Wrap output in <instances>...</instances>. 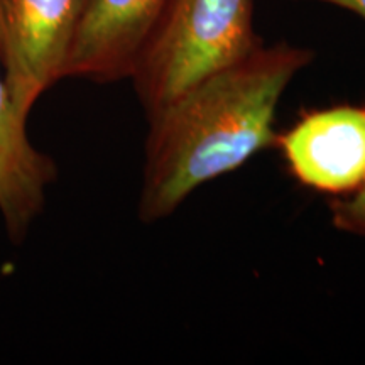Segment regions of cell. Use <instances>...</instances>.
Here are the masks:
<instances>
[{"instance_id":"cell-1","label":"cell","mask_w":365,"mask_h":365,"mask_svg":"<svg viewBox=\"0 0 365 365\" xmlns=\"http://www.w3.org/2000/svg\"><path fill=\"white\" fill-rule=\"evenodd\" d=\"M312 61L307 48L262 44L149 115L140 220L170 217L196 188L276 144L279 100Z\"/></svg>"},{"instance_id":"cell-2","label":"cell","mask_w":365,"mask_h":365,"mask_svg":"<svg viewBox=\"0 0 365 365\" xmlns=\"http://www.w3.org/2000/svg\"><path fill=\"white\" fill-rule=\"evenodd\" d=\"M261 46L254 0H170L130 75L145 115Z\"/></svg>"},{"instance_id":"cell-3","label":"cell","mask_w":365,"mask_h":365,"mask_svg":"<svg viewBox=\"0 0 365 365\" xmlns=\"http://www.w3.org/2000/svg\"><path fill=\"white\" fill-rule=\"evenodd\" d=\"M85 0H0V66L22 118L59 80Z\"/></svg>"},{"instance_id":"cell-4","label":"cell","mask_w":365,"mask_h":365,"mask_svg":"<svg viewBox=\"0 0 365 365\" xmlns=\"http://www.w3.org/2000/svg\"><path fill=\"white\" fill-rule=\"evenodd\" d=\"M296 180L322 193H352L365 182V107L307 113L276 140Z\"/></svg>"},{"instance_id":"cell-5","label":"cell","mask_w":365,"mask_h":365,"mask_svg":"<svg viewBox=\"0 0 365 365\" xmlns=\"http://www.w3.org/2000/svg\"><path fill=\"white\" fill-rule=\"evenodd\" d=\"M170 0H85L65 78H130Z\"/></svg>"},{"instance_id":"cell-6","label":"cell","mask_w":365,"mask_h":365,"mask_svg":"<svg viewBox=\"0 0 365 365\" xmlns=\"http://www.w3.org/2000/svg\"><path fill=\"white\" fill-rule=\"evenodd\" d=\"M26 124L0 71V213L14 242L24 239L56 180V164L31 144Z\"/></svg>"},{"instance_id":"cell-7","label":"cell","mask_w":365,"mask_h":365,"mask_svg":"<svg viewBox=\"0 0 365 365\" xmlns=\"http://www.w3.org/2000/svg\"><path fill=\"white\" fill-rule=\"evenodd\" d=\"M333 225L349 234L365 237V182L349 198H335L330 203Z\"/></svg>"},{"instance_id":"cell-8","label":"cell","mask_w":365,"mask_h":365,"mask_svg":"<svg viewBox=\"0 0 365 365\" xmlns=\"http://www.w3.org/2000/svg\"><path fill=\"white\" fill-rule=\"evenodd\" d=\"M319 2H327L333 4V6L349 9V11L359 14L360 17L365 19V0H319Z\"/></svg>"}]
</instances>
